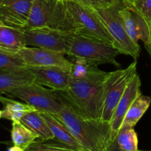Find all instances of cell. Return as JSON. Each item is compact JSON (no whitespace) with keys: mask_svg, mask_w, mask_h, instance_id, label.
<instances>
[{"mask_svg":"<svg viewBox=\"0 0 151 151\" xmlns=\"http://www.w3.org/2000/svg\"><path fill=\"white\" fill-rule=\"evenodd\" d=\"M108 75L109 72L91 65L85 78H71L67 90L57 92L63 95L84 118L101 121L104 83Z\"/></svg>","mask_w":151,"mask_h":151,"instance_id":"6da1fadb","label":"cell"},{"mask_svg":"<svg viewBox=\"0 0 151 151\" xmlns=\"http://www.w3.org/2000/svg\"><path fill=\"white\" fill-rule=\"evenodd\" d=\"M57 92V91H56ZM62 109L54 114L62 121L86 151H106L113 141L110 125L84 118L63 95L58 92Z\"/></svg>","mask_w":151,"mask_h":151,"instance_id":"7a4b0ae2","label":"cell"},{"mask_svg":"<svg viewBox=\"0 0 151 151\" xmlns=\"http://www.w3.org/2000/svg\"><path fill=\"white\" fill-rule=\"evenodd\" d=\"M67 45L70 57L82 58L94 66L111 63L119 66L116 57L121 52L113 45L76 34L68 35Z\"/></svg>","mask_w":151,"mask_h":151,"instance_id":"3957f363","label":"cell"},{"mask_svg":"<svg viewBox=\"0 0 151 151\" xmlns=\"http://www.w3.org/2000/svg\"><path fill=\"white\" fill-rule=\"evenodd\" d=\"M125 0H116L113 4L96 11L114 41V46L121 54L137 59L140 55L139 44H136L128 35L119 10Z\"/></svg>","mask_w":151,"mask_h":151,"instance_id":"277c9868","label":"cell"},{"mask_svg":"<svg viewBox=\"0 0 151 151\" xmlns=\"http://www.w3.org/2000/svg\"><path fill=\"white\" fill-rule=\"evenodd\" d=\"M77 26L78 33L114 46V41L96 10L75 0H64Z\"/></svg>","mask_w":151,"mask_h":151,"instance_id":"5b68a950","label":"cell"},{"mask_svg":"<svg viewBox=\"0 0 151 151\" xmlns=\"http://www.w3.org/2000/svg\"><path fill=\"white\" fill-rule=\"evenodd\" d=\"M137 61L128 67L109 72L104 83L103 107L101 122L110 125L116 106L123 95L128 83L137 75Z\"/></svg>","mask_w":151,"mask_h":151,"instance_id":"8992f818","label":"cell"},{"mask_svg":"<svg viewBox=\"0 0 151 151\" xmlns=\"http://www.w3.org/2000/svg\"><path fill=\"white\" fill-rule=\"evenodd\" d=\"M30 105L40 112L56 114L62 109V103L58 92L43 87L36 82L15 88L7 93Z\"/></svg>","mask_w":151,"mask_h":151,"instance_id":"52a82bcc","label":"cell"},{"mask_svg":"<svg viewBox=\"0 0 151 151\" xmlns=\"http://www.w3.org/2000/svg\"><path fill=\"white\" fill-rule=\"evenodd\" d=\"M27 47H38L67 55V37L69 34L50 27L24 29Z\"/></svg>","mask_w":151,"mask_h":151,"instance_id":"ba28073f","label":"cell"},{"mask_svg":"<svg viewBox=\"0 0 151 151\" xmlns=\"http://www.w3.org/2000/svg\"><path fill=\"white\" fill-rule=\"evenodd\" d=\"M72 66L27 67L34 75L35 82L42 86L50 87L55 91H64L69 88L72 78Z\"/></svg>","mask_w":151,"mask_h":151,"instance_id":"9c48e42d","label":"cell"},{"mask_svg":"<svg viewBox=\"0 0 151 151\" xmlns=\"http://www.w3.org/2000/svg\"><path fill=\"white\" fill-rule=\"evenodd\" d=\"M119 13L123 19L127 33L131 40L136 44H139V41L142 40L146 50H148L150 45V27L144 18L126 1H124Z\"/></svg>","mask_w":151,"mask_h":151,"instance_id":"30bf717a","label":"cell"},{"mask_svg":"<svg viewBox=\"0 0 151 151\" xmlns=\"http://www.w3.org/2000/svg\"><path fill=\"white\" fill-rule=\"evenodd\" d=\"M34 0H0V18L13 27L25 29Z\"/></svg>","mask_w":151,"mask_h":151,"instance_id":"8fae6325","label":"cell"},{"mask_svg":"<svg viewBox=\"0 0 151 151\" xmlns=\"http://www.w3.org/2000/svg\"><path fill=\"white\" fill-rule=\"evenodd\" d=\"M27 67L32 66H72V61L64 57V54L42 48L24 47L18 51Z\"/></svg>","mask_w":151,"mask_h":151,"instance_id":"7c38bea8","label":"cell"},{"mask_svg":"<svg viewBox=\"0 0 151 151\" xmlns=\"http://www.w3.org/2000/svg\"><path fill=\"white\" fill-rule=\"evenodd\" d=\"M141 80L138 74L134 77L128 83L123 95L121 97L110 122V128L112 139L114 140L122 127L126 113L134 100L142 94Z\"/></svg>","mask_w":151,"mask_h":151,"instance_id":"4fadbf2b","label":"cell"},{"mask_svg":"<svg viewBox=\"0 0 151 151\" xmlns=\"http://www.w3.org/2000/svg\"><path fill=\"white\" fill-rule=\"evenodd\" d=\"M58 0H34L25 29L50 27L52 28Z\"/></svg>","mask_w":151,"mask_h":151,"instance_id":"5bb4252c","label":"cell"},{"mask_svg":"<svg viewBox=\"0 0 151 151\" xmlns=\"http://www.w3.org/2000/svg\"><path fill=\"white\" fill-rule=\"evenodd\" d=\"M35 82V78L27 66L0 71V95L15 88Z\"/></svg>","mask_w":151,"mask_h":151,"instance_id":"9a60e30c","label":"cell"},{"mask_svg":"<svg viewBox=\"0 0 151 151\" xmlns=\"http://www.w3.org/2000/svg\"><path fill=\"white\" fill-rule=\"evenodd\" d=\"M41 114L48 125L51 132L52 133L54 139H56L57 141L73 148L86 151L72 135L66 125L57 116H55L54 114L45 113V112H41Z\"/></svg>","mask_w":151,"mask_h":151,"instance_id":"2e32d148","label":"cell"},{"mask_svg":"<svg viewBox=\"0 0 151 151\" xmlns=\"http://www.w3.org/2000/svg\"><path fill=\"white\" fill-rule=\"evenodd\" d=\"M20 122L37 134L38 140L47 141L54 139L52 133L51 132L48 125L41 116V112L38 111L34 110L26 114L20 119Z\"/></svg>","mask_w":151,"mask_h":151,"instance_id":"e0dca14e","label":"cell"},{"mask_svg":"<svg viewBox=\"0 0 151 151\" xmlns=\"http://www.w3.org/2000/svg\"><path fill=\"white\" fill-rule=\"evenodd\" d=\"M26 47L24 29L7 25H0V47L19 51Z\"/></svg>","mask_w":151,"mask_h":151,"instance_id":"ac0fdd59","label":"cell"},{"mask_svg":"<svg viewBox=\"0 0 151 151\" xmlns=\"http://www.w3.org/2000/svg\"><path fill=\"white\" fill-rule=\"evenodd\" d=\"M0 103L4 106L1 118L13 121H20L26 114L36 110L34 107L27 103H21L0 95Z\"/></svg>","mask_w":151,"mask_h":151,"instance_id":"d6986e66","label":"cell"},{"mask_svg":"<svg viewBox=\"0 0 151 151\" xmlns=\"http://www.w3.org/2000/svg\"><path fill=\"white\" fill-rule=\"evenodd\" d=\"M11 139L14 145L26 150L32 143L38 139V137L20 121H13L12 123Z\"/></svg>","mask_w":151,"mask_h":151,"instance_id":"ffe728a7","label":"cell"},{"mask_svg":"<svg viewBox=\"0 0 151 151\" xmlns=\"http://www.w3.org/2000/svg\"><path fill=\"white\" fill-rule=\"evenodd\" d=\"M151 99L148 96L140 94L134 101L125 116L122 125L134 127L147 111L150 105Z\"/></svg>","mask_w":151,"mask_h":151,"instance_id":"44dd1931","label":"cell"},{"mask_svg":"<svg viewBox=\"0 0 151 151\" xmlns=\"http://www.w3.org/2000/svg\"><path fill=\"white\" fill-rule=\"evenodd\" d=\"M116 142L125 151H139L138 137L134 127L122 125L116 137Z\"/></svg>","mask_w":151,"mask_h":151,"instance_id":"7402d4cb","label":"cell"},{"mask_svg":"<svg viewBox=\"0 0 151 151\" xmlns=\"http://www.w3.org/2000/svg\"><path fill=\"white\" fill-rule=\"evenodd\" d=\"M25 66L23 58L17 51L0 47V71Z\"/></svg>","mask_w":151,"mask_h":151,"instance_id":"603a6c76","label":"cell"},{"mask_svg":"<svg viewBox=\"0 0 151 151\" xmlns=\"http://www.w3.org/2000/svg\"><path fill=\"white\" fill-rule=\"evenodd\" d=\"M51 141L52 139L47 141L36 140L25 151H84L69 147L58 141V142Z\"/></svg>","mask_w":151,"mask_h":151,"instance_id":"cb8c5ba5","label":"cell"},{"mask_svg":"<svg viewBox=\"0 0 151 151\" xmlns=\"http://www.w3.org/2000/svg\"><path fill=\"white\" fill-rule=\"evenodd\" d=\"M72 63L71 77L72 78H83L86 76L91 64L88 63L85 59L80 57H72Z\"/></svg>","mask_w":151,"mask_h":151,"instance_id":"d4e9b609","label":"cell"},{"mask_svg":"<svg viewBox=\"0 0 151 151\" xmlns=\"http://www.w3.org/2000/svg\"><path fill=\"white\" fill-rule=\"evenodd\" d=\"M133 7L142 16L151 27V0H131L129 1Z\"/></svg>","mask_w":151,"mask_h":151,"instance_id":"484cf974","label":"cell"},{"mask_svg":"<svg viewBox=\"0 0 151 151\" xmlns=\"http://www.w3.org/2000/svg\"><path fill=\"white\" fill-rule=\"evenodd\" d=\"M75 1L84 4L87 7L97 10V9L104 8L111 5L116 0H75Z\"/></svg>","mask_w":151,"mask_h":151,"instance_id":"4316f807","label":"cell"},{"mask_svg":"<svg viewBox=\"0 0 151 151\" xmlns=\"http://www.w3.org/2000/svg\"><path fill=\"white\" fill-rule=\"evenodd\" d=\"M106 151H125L120 148L118 145L117 142H116V138L114 140L111 142L110 143V145H109V147L106 149ZM139 151H144V150H139Z\"/></svg>","mask_w":151,"mask_h":151,"instance_id":"83f0119b","label":"cell"},{"mask_svg":"<svg viewBox=\"0 0 151 151\" xmlns=\"http://www.w3.org/2000/svg\"><path fill=\"white\" fill-rule=\"evenodd\" d=\"M6 151H25L24 149L21 148L20 147H18V146H16L13 145V146L9 147Z\"/></svg>","mask_w":151,"mask_h":151,"instance_id":"f1b7e54d","label":"cell"},{"mask_svg":"<svg viewBox=\"0 0 151 151\" xmlns=\"http://www.w3.org/2000/svg\"><path fill=\"white\" fill-rule=\"evenodd\" d=\"M147 52H148L149 55H150L151 58V27L150 28V45H149V48L147 50Z\"/></svg>","mask_w":151,"mask_h":151,"instance_id":"f546056e","label":"cell"},{"mask_svg":"<svg viewBox=\"0 0 151 151\" xmlns=\"http://www.w3.org/2000/svg\"><path fill=\"white\" fill-rule=\"evenodd\" d=\"M4 24L3 23V22L2 21H1V18H0V25H4Z\"/></svg>","mask_w":151,"mask_h":151,"instance_id":"4dcf8cb0","label":"cell"},{"mask_svg":"<svg viewBox=\"0 0 151 151\" xmlns=\"http://www.w3.org/2000/svg\"><path fill=\"white\" fill-rule=\"evenodd\" d=\"M1 116H2V111L0 110V119L1 118Z\"/></svg>","mask_w":151,"mask_h":151,"instance_id":"1f68e13d","label":"cell"},{"mask_svg":"<svg viewBox=\"0 0 151 151\" xmlns=\"http://www.w3.org/2000/svg\"><path fill=\"white\" fill-rule=\"evenodd\" d=\"M125 1H128V2H129V1H131V0H125Z\"/></svg>","mask_w":151,"mask_h":151,"instance_id":"d6a6232c","label":"cell"}]
</instances>
